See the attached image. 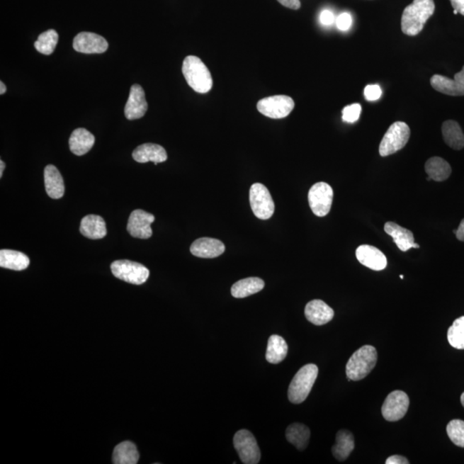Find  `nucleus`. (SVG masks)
Segmentation results:
<instances>
[{
  "label": "nucleus",
  "instance_id": "obj_1",
  "mask_svg": "<svg viewBox=\"0 0 464 464\" xmlns=\"http://www.w3.org/2000/svg\"><path fill=\"white\" fill-rule=\"evenodd\" d=\"M435 11L434 0H414L407 6L402 16L403 34L415 36L421 33L424 26Z\"/></svg>",
  "mask_w": 464,
  "mask_h": 464
},
{
  "label": "nucleus",
  "instance_id": "obj_2",
  "mask_svg": "<svg viewBox=\"0 0 464 464\" xmlns=\"http://www.w3.org/2000/svg\"><path fill=\"white\" fill-rule=\"evenodd\" d=\"M183 74L186 81L193 91L208 93L213 88L211 72L200 58L196 56H188L183 64Z\"/></svg>",
  "mask_w": 464,
  "mask_h": 464
},
{
  "label": "nucleus",
  "instance_id": "obj_3",
  "mask_svg": "<svg viewBox=\"0 0 464 464\" xmlns=\"http://www.w3.org/2000/svg\"><path fill=\"white\" fill-rule=\"evenodd\" d=\"M377 361V349L370 345L362 346L349 358L346 367V376L349 380H362L373 370Z\"/></svg>",
  "mask_w": 464,
  "mask_h": 464
},
{
  "label": "nucleus",
  "instance_id": "obj_4",
  "mask_svg": "<svg viewBox=\"0 0 464 464\" xmlns=\"http://www.w3.org/2000/svg\"><path fill=\"white\" fill-rule=\"evenodd\" d=\"M318 375V367L308 364L302 367L293 378L288 389V399L293 404H300L307 399Z\"/></svg>",
  "mask_w": 464,
  "mask_h": 464
},
{
  "label": "nucleus",
  "instance_id": "obj_5",
  "mask_svg": "<svg viewBox=\"0 0 464 464\" xmlns=\"http://www.w3.org/2000/svg\"><path fill=\"white\" fill-rule=\"evenodd\" d=\"M409 125L403 122H397L391 125L383 136L379 145V154L388 157L397 152L405 147L410 138Z\"/></svg>",
  "mask_w": 464,
  "mask_h": 464
},
{
  "label": "nucleus",
  "instance_id": "obj_6",
  "mask_svg": "<svg viewBox=\"0 0 464 464\" xmlns=\"http://www.w3.org/2000/svg\"><path fill=\"white\" fill-rule=\"evenodd\" d=\"M111 271L120 281L134 285H142L150 276V271L144 265L128 260H118L111 264Z\"/></svg>",
  "mask_w": 464,
  "mask_h": 464
},
{
  "label": "nucleus",
  "instance_id": "obj_7",
  "mask_svg": "<svg viewBox=\"0 0 464 464\" xmlns=\"http://www.w3.org/2000/svg\"><path fill=\"white\" fill-rule=\"evenodd\" d=\"M249 203L254 215L258 219L267 220L273 215V198L264 184L255 183L251 186L249 191Z\"/></svg>",
  "mask_w": 464,
  "mask_h": 464
},
{
  "label": "nucleus",
  "instance_id": "obj_8",
  "mask_svg": "<svg viewBox=\"0 0 464 464\" xmlns=\"http://www.w3.org/2000/svg\"><path fill=\"white\" fill-rule=\"evenodd\" d=\"M234 447L241 461L245 464H257L261 460V451L255 436L248 430H240L234 436Z\"/></svg>",
  "mask_w": 464,
  "mask_h": 464
},
{
  "label": "nucleus",
  "instance_id": "obj_9",
  "mask_svg": "<svg viewBox=\"0 0 464 464\" xmlns=\"http://www.w3.org/2000/svg\"><path fill=\"white\" fill-rule=\"evenodd\" d=\"M295 107V103L288 96L278 95L261 99L257 103L261 114L272 119H282L288 116Z\"/></svg>",
  "mask_w": 464,
  "mask_h": 464
},
{
  "label": "nucleus",
  "instance_id": "obj_10",
  "mask_svg": "<svg viewBox=\"0 0 464 464\" xmlns=\"http://www.w3.org/2000/svg\"><path fill=\"white\" fill-rule=\"evenodd\" d=\"M333 198V188L329 184L326 183L314 184L308 193L309 205L314 215L317 217L328 215L332 207Z\"/></svg>",
  "mask_w": 464,
  "mask_h": 464
},
{
  "label": "nucleus",
  "instance_id": "obj_11",
  "mask_svg": "<svg viewBox=\"0 0 464 464\" xmlns=\"http://www.w3.org/2000/svg\"><path fill=\"white\" fill-rule=\"evenodd\" d=\"M409 407V398L402 390H395L386 397L382 407L383 417L386 421H400L405 417Z\"/></svg>",
  "mask_w": 464,
  "mask_h": 464
},
{
  "label": "nucleus",
  "instance_id": "obj_12",
  "mask_svg": "<svg viewBox=\"0 0 464 464\" xmlns=\"http://www.w3.org/2000/svg\"><path fill=\"white\" fill-rule=\"evenodd\" d=\"M155 221L154 215L143 210H135L129 217L127 230L132 237L140 239H148L152 235L151 227Z\"/></svg>",
  "mask_w": 464,
  "mask_h": 464
},
{
  "label": "nucleus",
  "instance_id": "obj_13",
  "mask_svg": "<svg viewBox=\"0 0 464 464\" xmlns=\"http://www.w3.org/2000/svg\"><path fill=\"white\" fill-rule=\"evenodd\" d=\"M74 48L82 54H103L108 48V43L98 34L91 32H81L75 36Z\"/></svg>",
  "mask_w": 464,
  "mask_h": 464
},
{
  "label": "nucleus",
  "instance_id": "obj_14",
  "mask_svg": "<svg viewBox=\"0 0 464 464\" xmlns=\"http://www.w3.org/2000/svg\"><path fill=\"white\" fill-rule=\"evenodd\" d=\"M148 110V103L145 99L143 88L139 84H134L130 89L129 98L125 107V116L128 120L142 118Z\"/></svg>",
  "mask_w": 464,
  "mask_h": 464
},
{
  "label": "nucleus",
  "instance_id": "obj_15",
  "mask_svg": "<svg viewBox=\"0 0 464 464\" xmlns=\"http://www.w3.org/2000/svg\"><path fill=\"white\" fill-rule=\"evenodd\" d=\"M356 257L365 267L375 271L385 269L387 259L385 254L374 246L363 244L356 249Z\"/></svg>",
  "mask_w": 464,
  "mask_h": 464
},
{
  "label": "nucleus",
  "instance_id": "obj_16",
  "mask_svg": "<svg viewBox=\"0 0 464 464\" xmlns=\"http://www.w3.org/2000/svg\"><path fill=\"white\" fill-rule=\"evenodd\" d=\"M225 250V246L221 241L211 237L199 238L193 242L191 247L192 255L205 259L220 256Z\"/></svg>",
  "mask_w": 464,
  "mask_h": 464
},
{
  "label": "nucleus",
  "instance_id": "obj_17",
  "mask_svg": "<svg viewBox=\"0 0 464 464\" xmlns=\"http://www.w3.org/2000/svg\"><path fill=\"white\" fill-rule=\"evenodd\" d=\"M306 319L314 325L321 326L328 324L334 316V310L322 300H315L305 306Z\"/></svg>",
  "mask_w": 464,
  "mask_h": 464
},
{
  "label": "nucleus",
  "instance_id": "obj_18",
  "mask_svg": "<svg viewBox=\"0 0 464 464\" xmlns=\"http://www.w3.org/2000/svg\"><path fill=\"white\" fill-rule=\"evenodd\" d=\"M132 159L140 164L152 162L157 164L165 162L168 156L166 151L161 145L147 143L141 145L135 149L132 152Z\"/></svg>",
  "mask_w": 464,
  "mask_h": 464
},
{
  "label": "nucleus",
  "instance_id": "obj_19",
  "mask_svg": "<svg viewBox=\"0 0 464 464\" xmlns=\"http://www.w3.org/2000/svg\"><path fill=\"white\" fill-rule=\"evenodd\" d=\"M44 181L47 196L52 199H60L64 193L63 177L55 165H47L44 169Z\"/></svg>",
  "mask_w": 464,
  "mask_h": 464
},
{
  "label": "nucleus",
  "instance_id": "obj_20",
  "mask_svg": "<svg viewBox=\"0 0 464 464\" xmlns=\"http://www.w3.org/2000/svg\"><path fill=\"white\" fill-rule=\"evenodd\" d=\"M95 136L84 128H77L70 137V150L77 156H83L91 150Z\"/></svg>",
  "mask_w": 464,
  "mask_h": 464
},
{
  "label": "nucleus",
  "instance_id": "obj_21",
  "mask_svg": "<svg viewBox=\"0 0 464 464\" xmlns=\"http://www.w3.org/2000/svg\"><path fill=\"white\" fill-rule=\"evenodd\" d=\"M385 231L393 237L395 244L402 251L406 252L414 247V234L409 230L403 228L394 222H387L385 225Z\"/></svg>",
  "mask_w": 464,
  "mask_h": 464
},
{
  "label": "nucleus",
  "instance_id": "obj_22",
  "mask_svg": "<svg viewBox=\"0 0 464 464\" xmlns=\"http://www.w3.org/2000/svg\"><path fill=\"white\" fill-rule=\"evenodd\" d=\"M80 232L90 239H102L107 235L106 223L102 217L87 215L81 220Z\"/></svg>",
  "mask_w": 464,
  "mask_h": 464
},
{
  "label": "nucleus",
  "instance_id": "obj_23",
  "mask_svg": "<svg viewBox=\"0 0 464 464\" xmlns=\"http://www.w3.org/2000/svg\"><path fill=\"white\" fill-rule=\"evenodd\" d=\"M30 258L26 254L11 249H2L0 251V267L22 271L30 265Z\"/></svg>",
  "mask_w": 464,
  "mask_h": 464
},
{
  "label": "nucleus",
  "instance_id": "obj_24",
  "mask_svg": "<svg viewBox=\"0 0 464 464\" xmlns=\"http://www.w3.org/2000/svg\"><path fill=\"white\" fill-rule=\"evenodd\" d=\"M265 282L260 278L250 277L238 281L232 285V295L236 298H244L261 292L264 288Z\"/></svg>",
  "mask_w": 464,
  "mask_h": 464
},
{
  "label": "nucleus",
  "instance_id": "obj_25",
  "mask_svg": "<svg viewBox=\"0 0 464 464\" xmlns=\"http://www.w3.org/2000/svg\"><path fill=\"white\" fill-rule=\"evenodd\" d=\"M442 135L446 145L454 150H462L464 147V134L455 120H449L443 123Z\"/></svg>",
  "mask_w": 464,
  "mask_h": 464
},
{
  "label": "nucleus",
  "instance_id": "obj_26",
  "mask_svg": "<svg viewBox=\"0 0 464 464\" xmlns=\"http://www.w3.org/2000/svg\"><path fill=\"white\" fill-rule=\"evenodd\" d=\"M431 86L442 94L453 96H464V86L458 80L447 78L446 76L436 74L431 77Z\"/></svg>",
  "mask_w": 464,
  "mask_h": 464
},
{
  "label": "nucleus",
  "instance_id": "obj_27",
  "mask_svg": "<svg viewBox=\"0 0 464 464\" xmlns=\"http://www.w3.org/2000/svg\"><path fill=\"white\" fill-rule=\"evenodd\" d=\"M425 171L431 180L443 181L449 179L451 171V165L441 157H433L426 161Z\"/></svg>",
  "mask_w": 464,
  "mask_h": 464
},
{
  "label": "nucleus",
  "instance_id": "obj_28",
  "mask_svg": "<svg viewBox=\"0 0 464 464\" xmlns=\"http://www.w3.org/2000/svg\"><path fill=\"white\" fill-rule=\"evenodd\" d=\"M354 449V437L352 433L346 430L339 431L336 442L332 448L334 457L339 461H345Z\"/></svg>",
  "mask_w": 464,
  "mask_h": 464
},
{
  "label": "nucleus",
  "instance_id": "obj_29",
  "mask_svg": "<svg viewBox=\"0 0 464 464\" xmlns=\"http://www.w3.org/2000/svg\"><path fill=\"white\" fill-rule=\"evenodd\" d=\"M285 437L298 450L304 451L309 443L310 431L304 424L293 423L286 429Z\"/></svg>",
  "mask_w": 464,
  "mask_h": 464
},
{
  "label": "nucleus",
  "instance_id": "obj_30",
  "mask_svg": "<svg viewBox=\"0 0 464 464\" xmlns=\"http://www.w3.org/2000/svg\"><path fill=\"white\" fill-rule=\"evenodd\" d=\"M288 353V343L280 336L273 334L268 339L266 358L271 364H278L283 361Z\"/></svg>",
  "mask_w": 464,
  "mask_h": 464
},
{
  "label": "nucleus",
  "instance_id": "obj_31",
  "mask_svg": "<svg viewBox=\"0 0 464 464\" xmlns=\"http://www.w3.org/2000/svg\"><path fill=\"white\" fill-rule=\"evenodd\" d=\"M140 459V454L134 443L125 441L119 443L113 453V463L136 464Z\"/></svg>",
  "mask_w": 464,
  "mask_h": 464
},
{
  "label": "nucleus",
  "instance_id": "obj_32",
  "mask_svg": "<svg viewBox=\"0 0 464 464\" xmlns=\"http://www.w3.org/2000/svg\"><path fill=\"white\" fill-rule=\"evenodd\" d=\"M59 42V35L55 30H48L38 36L34 45L43 55H50L54 52Z\"/></svg>",
  "mask_w": 464,
  "mask_h": 464
},
{
  "label": "nucleus",
  "instance_id": "obj_33",
  "mask_svg": "<svg viewBox=\"0 0 464 464\" xmlns=\"http://www.w3.org/2000/svg\"><path fill=\"white\" fill-rule=\"evenodd\" d=\"M448 341L455 349L464 350V317L458 318L448 329Z\"/></svg>",
  "mask_w": 464,
  "mask_h": 464
},
{
  "label": "nucleus",
  "instance_id": "obj_34",
  "mask_svg": "<svg viewBox=\"0 0 464 464\" xmlns=\"http://www.w3.org/2000/svg\"><path fill=\"white\" fill-rule=\"evenodd\" d=\"M448 436L454 445L464 448V421L453 419L446 427Z\"/></svg>",
  "mask_w": 464,
  "mask_h": 464
},
{
  "label": "nucleus",
  "instance_id": "obj_35",
  "mask_svg": "<svg viewBox=\"0 0 464 464\" xmlns=\"http://www.w3.org/2000/svg\"><path fill=\"white\" fill-rule=\"evenodd\" d=\"M361 105L353 103L343 108L342 120L348 123L357 122L361 114Z\"/></svg>",
  "mask_w": 464,
  "mask_h": 464
},
{
  "label": "nucleus",
  "instance_id": "obj_36",
  "mask_svg": "<svg viewBox=\"0 0 464 464\" xmlns=\"http://www.w3.org/2000/svg\"><path fill=\"white\" fill-rule=\"evenodd\" d=\"M364 95L367 101H376L382 95L381 88L377 84H370L365 88Z\"/></svg>",
  "mask_w": 464,
  "mask_h": 464
},
{
  "label": "nucleus",
  "instance_id": "obj_37",
  "mask_svg": "<svg viewBox=\"0 0 464 464\" xmlns=\"http://www.w3.org/2000/svg\"><path fill=\"white\" fill-rule=\"evenodd\" d=\"M352 26V17L349 13H342L336 19V26L342 31L349 30Z\"/></svg>",
  "mask_w": 464,
  "mask_h": 464
},
{
  "label": "nucleus",
  "instance_id": "obj_38",
  "mask_svg": "<svg viewBox=\"0 0 464 464\" xmlns=\"http://www.w3.org/2000/svg\"><path fill=\"white\" fill-rule=\"evenodd\" d=\"M334 20H336L334 19V15L330 11L325 10L320 15V21L324 26H331V24L334 23Z\"/></svg>",
  "mask_w": 464,
  "mask_h": 464
},
{
  "label": "nucleus",
  "instance_id": "obj_39",
  "mask_svg": "<svg viewBox=\"0 0 464 464\" xmlns=\"http://www.w3.org/2000/svg\"><path fill=\"white\" fill-rule=\"evenodd\" d=\"M278 2L292 10H298L301 7L300 0H278Z\"/></svg>",
  "mask_w": 464,
  "mask_h": 464
},
{
  "label": "nucleus",
  "instance_id": "obj_40",
  "mask_svg": "<svg viewBox=\"0 0 464 464\" xmlns=\"http://www.w3.org/2000/svg\"><path fill=\"white\" fill-rule=\"evenodd\" d=\"M386 464H409V462L407 461V459L400 455H391L388 459L386 460Z\"/></svg>",
  "mask_w": 464,
  "mask_h": 464
},
{
  "label": "nucleus",
  "instance_id": "obj_41",
  "mask_svg": "<svg viewBox=\"0 0 464 464\" xmlns=\"http://www.w3.org/2000/svg\"><path fill=\"white\" fill-rule=\"evenodd\" d=\"M451 6L458 13L464 16V0H450Z\"/></svg>",
  "mask_w": 464,
  "mask_h": 464
},
{
  "label": "nucleus",
  "instance_id": "obj_42",
  "mask_svg": "<svg viewBox=\"0 0 464 464\" xmlns=\"http://www.w3.org/2000/svg\"><path fill=\"white\" fill-rule=\"evenodd\" d=\"M455 236L459 241L464 242V219L460 223L457 232H455Z\"/></svg>",
  "mask_w": 464,
  "mask_h": 464
},
{
  "label": "nucleus",
  "instance_id": "obj_43",
  "mask_svg": "<svg viewBox=\"0 0 464 464\" xmlns=\"http://www.w3.org/2000/svg\"><path fill=\"white\" fill-rule=\"evenodd\" d=\"M454 79L458 80L459 83H461L464 86V66L463 69L458 72L457 74H455Z\"/></svg>",
  "mask_w": 464,
  "mask_h": 464
},
{
  "label": "nucleus",
  "instance_id": "obj_44",
  "mask_svg": "<svg viewBox=\"0 0 464 464\" xmlns=\"http://www.w3.org/2000/svg\"><path fill=\"white\" fill-rule=\"evenodd\" d=\"M6 92V84L1 81L0 82V95H4L5 94Z\"/></svg>",
  "mask_w": 464,
  "mask_h": 464
},
{
  "label": "nucleus",
  "instance_id": "obj_45",
  "mask_svg": "<svg viewBox=\"0 0 464 464\" xmlns=\"http://www.w3.org/2000/svg\"><path fill=\"white\" fill-rule=\"evenodd\" d=\"M6 168V164L3 161H0V177L3 176L4 169Z\"/></svg>",
  "mask_w": 464,
  "mask_h": 464
},
{
  "label": "nucleus",
  "instance_id": "obj_46",
  "mask_svg": "<svg viewBox=\"0 0 464 464\" xmlns=\"http://www.w3.org/2000/svg\"><path fill=\"white\" fill-rule=\"evenodd\" d=\"M461 402L463 406L464 407V392L461 395Z\"/></svg>",
  "mask_w": 464,
  "mask_h": 464
},
{
  "label": "nucleus",
  "instance_id": "obj_47",
  "mask_svg": "<svg viewBox=\"0 0 464 464\" xmlns=\"http://www.w3.org/2000/svg\"><path fill=\"white\" fill-rule=\"evenodd\" d=\"M400 278H404V277H403V276H400Z\"/></svg>",
  "mask_w": 464,
  "mask_h": 464
}]
</instances>
